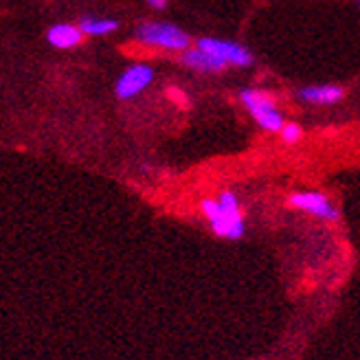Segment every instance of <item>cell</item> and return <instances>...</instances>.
<instances>
[{
	"label": "cell",
	"instance_id": "cell-1",
	"mask_svg": "<svg viewBox=\"0 0 360 360\" xmlns=\"http://www.w3.org/2000/svg\"><path fill=\"white\" fill-rule=\"evenodd\" d=\"M200 211L218 238L236 242L246 236L244 213L236 191H220L215 198H205L200 202Z\"/></svg>",
	"mask_w": 360,
	"mask_h": 360
},
{
	"label": "cell",
	"instance_id": "cell-2",
	"mask_svg": "<svg viewBox=\"0 0 360 360\" xmlns=\"http://www.w3.org/2000/svg\"><path fill=\"white\" fill-rule=\"evenodd\" d=\"M134 40L143 46L169 53H183L191 46V35L169 22H141L134 29Z\"/></svg>",
	"mask_w": 360,
	"mask_h": 360
},
{
	"label": "cell",
	"instance_id": "cell-3",
	"mask_svg": "<svg viewBox=\"0 0 360 360\" xmlns=\"http://www.w3.org/2000/svg\"><path fill=\"white\" fill-rule=\"evenodd\" d=\"M240 101L250 112V117L255 119V123L259 125L262 130L281 132V128L285 125V119L279 112L277 99L270 93L259 90V88H242L240 90Z\"/></svg>",
	"mask_w": 360,
	"mask_h": 360
},
{
	"label": "cell",
	"instance_id": "cell-4",
	"mask_svg": "<svg viewBox=\"0 0 360 360\" xmlns=\"http://www.w3.org/2000/svg\"><path fill=\"white\" fill-rule=\"evenodd\" d=\"M288 205L326 222H336L340 218V211L323 191H295L288 198Z\"/></svg>",
	"mask_w": 360,
	"mask_h": 360
},
{
	"label": "cell",
	"instance_id": "cell-5",
	"mask_svg": "<svg viewBox=\"0 0 360 360\" xmlns=\"http://www.w3.org/2000/svg\"><path fill=\"white\" fill-rule=\"evenodd\" d=\"M154 82V68L150 64H132L121 73L115 84V95L121 101L139 97Z\"/></svg>",
	"mask_w": 360,
	"mask_h": 360
},
{
	"label": "cell",
	"instance_id": "cell-6",
	"mask_svg": "<svg viewBox=\"0 0 360 360\" xmlns=\"http://www.w3.org/2000/svg\"><path fill=\"white\" fill-rule=\"evenodd\" d=\"M195 46H200V49L213 53V56H218L229 66L248 68L250 64L255 62L253 53H250L246 46L238 44V42H226V40H218V38H198Z\"/></svg>",
	"mask_w": 360,
	"mask_h": 360
},
{
	"label": "cell",
	"instance_id": "cell-7",
	"mask_svg": "<svg viewBox=\"0 0 360 360\" xmlns=\"http://www.w3.org/2000/svg\"><path fill=\"white\" fill-rule=\"evenodd\" d=\"M180 62H183L187 68L195 70V73H209V75L224 73L229 68V64L224 60H220L218 56H213V53H209L200 46H189L187 51L180 53Z\"/></svg>",
	"mask_w": 360,
	"mask_h": 360
},
{
	"label": "cell",
	"instance_id": "cell-8",
	"mask_svg": "<svg viewBox=\"0 0 360 360\" xmlns=\"http://www.w3.org/2000/svg\"><path fill=\"white\" fill-rule=\"evenodd\" d=\"M345 97V88L336 84H316L299 90V99L310 105H334Z\"/></svg>",
	"mask_w": 360,
	"mask_h": 360
},
{
	"label": "cell",
	"instance_id": "cell-9",
	"mask_svg": "<svg viewBox=\"0 0 360 360\" xmlns=\"http://www.w3.org/2000/svg\"><path fill=\"white\" fill-rule=\"evenodd\" d=\"M82 40H84V31L79 29V25L75 27V25L62 22V25H53L46 31V42L53 49H60V51L75 49L77 44H82Z\"/></svg>",
	"mask_w": 360,
	"mask_h": 360
},
{
	"label": "cell",
	"instance_id": "cell-10",
	"mask_svg": "<svg viewBox=\"0 0 360 360\" xmlns=\"http://www.w3.org/2000/svg\"><path fill=\"white\" fill-rule=\"evenodd\" d=\"M77 25L84 31V35H90V38H103V35H110L119 29V20L101 15H84Z\"/></svg>",
	"mask_w": 360,
	"mask_h": 360
},
{
	"label": "cell",
	"instance_id": "cell-11",
	"mask_svg": "<svg viewBox=\"0 0 360 360\" xmlns=\"http://www.w3.org/2000/svg\"><path fill=\"white\" fill-rule=\"evenodd\" d=\"M281 141L285 146H297V143L303 139V128L299 123H292V121H285V125L281 128Z\"/></svg>",
	"mask_w": 360,
	"mask_h": 360
},
{
	"label": "cell",
	"instance_id": "cell-12",
	"mask_svg": "<svg viewBox=\"0 0 360 360\" xmlns=\"http://www.w3.org/2000/svg\"><path fill=\"white\" fill-rule=\"evenodd\" d=\"M146 3H148L152 9H158V11H160V9H165V7H167L169 0H146Z\"/></svg>",
	"mask_w": 360,
	"mask_h": 360
}]
</instances>
